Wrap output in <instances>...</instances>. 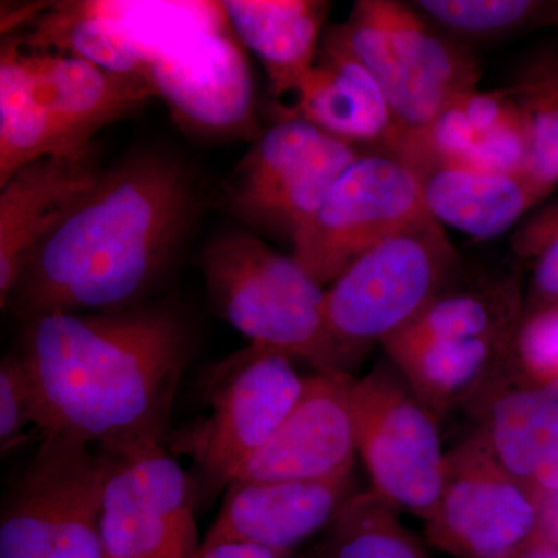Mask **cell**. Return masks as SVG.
<instances>
[{
    "mask_svg": "<svg viewBox=\"0 0 558 558\" xmlns=\"http://www.w3.org/2000/svg\"><path fill=\"white\" fill-rule=\"evenodd\" d=\"M230 31L191 36L154 58L145 73L178 119L213 134H241L253 124L252 73Z\"/></svg>",
    "mask_w": 558,
    "mask_h": 558,
    "instance_id": "4fadbf2b",
    "label": "cell"
},
{
    "mask_svg": "<svg viewBox=\"0 0 558 558\" xmlns=\"http://www.w3.org/2000/svg\"><path fill=\"white\" fill-rule=\"evenodd\" d=\"M101 171L92 156L47 157L27 165L0 193V304H9L36 247L64 222Z\"/></svg>",
    "mask_w": 558,
    "mask_h": 558,
    "instance_id": "2e32d148",
    "label": "cell"
},
{
    "mask_svg": "<svg viewBox=\"0 0 558 558\" xmlns=\"http://www.w3.org/2000/svg\"><path fill=\"white\" fill-rule=\"evenodd\" d=\"M106 459L60 435H43L5 495L0 558H105L100 519Z\"/></svg>",
    "mask_w": 558,
    "mask_h": 558,
    "instance_id": "5b68a950",
    "label": "cell"
},
{
    "mask_svg": "<svg viewBox=\"0 0 558 558\" xmlns=\"http://www.w3.org/2000/svg\"><path fill=\"white\" fill-rule=\"evenodd\" d=\"M395 50L416 78L454 97L475 90L480 70L472 54L436 32L411 7L392 0H366Z\"/></svg>",
    "mask_w": 558,
    "mask_h": 558,
    "instance_id": "7402d4cb",
    "label": "cell"
},
{
    "mask_svg": "<svg viewBox=\"0 0 558 558\" xmlns=\"http://www.w3.org/2000/svg\"><path fill=\"white\" fill-rule=\"evenodd\" d=\"M376 492L351 495L311 558H428Z\"/></svg>",
    "mask_w": 558,
    "mask_h": 558,
    "instance_id": "cb8c5ba5",
    "label": "cell"
},
{
    "mask_svg": "<svg viewBox=\"0 0 558 558\" xmlns=\"http://www.w3.org/2000/svg\"><path fill=\"white\" fill-rule=\"evenodd\" d=\"M526 157V117L520 106L519 112L508 121L492 131L476 135L462 165L495 174L521 175Z\"/></svg>",
    "mask_w": 558,
    "mask_h": 558,
    "instance_id": "f1b7e54d",
    "label": "cell"
},
{
    "mask_svg": "<svg viewBox=\"0 0 558 558\" xmlns=\"http://www.w3.org/2000/svg\"><path fill=\"white\" fill-rule=\"evenodd\" d=\"M197 558H295L293 553L266 548L253 543L226 542L202 548Z\"/></svg>",
    "mask_w": 558,
    "mask_h": 558,
    "instance_id": "d590c367",
    "label": "cell"
},
{
    "mask_svg": "<svg viewBox=\"0 0 558 558\" xmlns=\"http://www.w3.org/2000/svg\"><path fill=\"white\" fill-rule=\"evenodd\" d=\"M506 339L509 337L427 341L389 352V357L418 400L428 409L442 411L478 387Z\"/></svg>",
    "mask_w": 558,
    "mask_h": 558,
    "instance_id": "603a6c76",
    "label": "cell"
},
{
    "mask_svg": "<svg viewBox=\"0 0 558 558\" xmlns=\"http://www.w3.org/2000/svg\"><path fill=\"white\" fill-rule=\"evenodd\" d=\"M222 9L231 31L263 62L275 95H293L317 62L329 3L227 0Z\"/></svg>",
    "mask_w": 558,
    "mask_h": 558,
    "instance_id": "ac0fdd59",
    "label": "cell"
},
{
    "mask_svg": "<svg viewBox=\"0 0 558 558\" xmlns=\"http://www.w3.org/2000/svg\"><path fill=\"white\" fill-rule=\"evenodd\" d=\"M193 180L165 156L101 172L78 207L28 259L9 304L22 317L134 306L193 218Z\"/></svg>",
    "mask_w": 558,
    "mask_h": 558,
    "instance_id": "7a4b0ae2",
    "label": "cell"
},
{
    "mask_svg": "<svg viewBox=\"0 0 558 558\" xmlns=\"http://www.w3.org/2000/svg\"><path fill=\"white\" fill-rule=\"evenodd\" d=\"M517 360L529 381L558 380V304L538 307L517 332Z\"/></svg>",
    "mask_w": 558,
    "mask_h": 558,
    "instance_id": "f546056e",
    "label": "cell"
},
{
    "mask_svg": "<svg viewBox=\"0 0 558 558\" xmlns=\"http://www.w3.org/2000/svg\"><path fill=\"white\" fill-rule=\"evenodd\" d=\"M424 215L421 183L405 161L387 150L360 154L293 234L292 258L325 289Z\"/></svg>",
    "mask_w": 558,
    "mask_h": 558,
    "instance_id": "52a82bcc",
    "label": "cell"
},
{
    "mask_svg": "<svg viewBox=\"0 0 558 558\" xmlns=\"http://www.w3.org/2000/svg\"><path fill=\"white\" fill-rule=\"evenodd\" d=\"M520 106L527 128V157L521 175L543 199L558 183V105Z\"/></svg>",
    "mask_w": 558,
    "mask_h": 558,
    "instance_id": "83f0119b",
    "label": "cell"
},
{
    "mask_svg": "<svg viewBox=\"0 0 558 558\" xmlns=\"http://www.w3.org/2000/svg\"><path fill=\"white\" fill-rule=\"evenodd\" d=\"M515 301L506 299L505 290L439 295L381 344L389 354L427 341L509 337V322L515 317Z\"/></svg>",
    "mask_w": 558,
    "mask_h": 558,
    "instance_id": "484cf974",
    "label": "cell"
},
{
    "mask_svg": "<svg viewBox=\"0 0 558 558\" xmlns=\"http://www.w3.org/2000/svg\"><path fill=\"white\" fill-rule=\"evenodd\" d=\"M506 97L517 98L520 105H558V65L538 70L534 76L502 89Z\"/></svg>",
    "mask_w": 558,
    "mask_h": 558,
    "instance_id": "d6a6232c",
    "label": "cell"
},
{
    "mask_svg": "<svg viewBox=\"0 0 558 558\" xmlns=\"http://www.w3.org/2000/svg\"><path fill=\"white\" fill-rule=\"evenodd\" d=\"M47 157H57L53 137L33 98L20 46L7 40L0 57V186Z\"/></svg>",
    "mask_w": 558,
    "mask_h": 558,
    "instance_id": "d4e9b609",
    "label": "cell"
},
{
    "mask_svg": "<svg viewBox=\"0 0 558 558\" xmlns=\"http://www.w3.org/2000/svg\"><path fill=\"white\" fill-rule=\"evenodd\" d=\"M359 156L352 143L286 117L264 131L234 168L227 186L230 208L252 226L292 240Z\"/></svg>",
    "mask_w": 558,
    "mask_h": 558,
    "instance_id": "ba28073f",
    "label": "cell"
},
{
    "mask_svg": "<svg viewBox=\"0 0 558 558\" xmlns=\"http://www.w3.org/2000/svg\"><path fill=\"white\" fill-rule=\"evenodd\" d=\"M416 9L462 35H495L519 31L538 20L546 3L532 0H421Z\"/></svg>",
    "mask_w": 558,
    "mask_h": 558,
    "instance_id": "4316f807",
    "label": "cell"
},
{
    "mask_svg": "<svg viewBox=\"0 0 558 558\" xmlns=\"http://www.w3.org/2000/svg\"><path fill=\"white\" fill-rule=\"evenodd\" d=\"M357 451L373 490L427 520L438 502L446 454L432 411L403 376L376 368L352 387Z\"/></svg>",
    "mask_w": 558,
    "mask_h": 558,
    "instance_id": "9c48e42d",
    "label": "cell"
},
{
    "mask_svg": "<svg viewBox=\"0 0 558 558\" xmlns=\"http://www.w3.org/2000/svg\"><path fill=\"white\" fill-rule=\"evenodd\" d=\"M354 381L351 374L307 377L295 409L234 480L303 483L351 478L357 451Z\"/></svg>",
    "mask_w": 558,
    "mask_h": 558,
    "instance_id": "7c38bea8",
    "label": "cell"
},
{
    "mask_svg": "<svg viewBox=\"0 0 558 558\" xmlns=\"http://www.w3.org/2000/svg\"><path fill=\"white\" fill-rule=\"evenodd\" d=\"M442 223L427 215L355 260L326 290L325 315L337 368L405 326L439 296L454 267Z\"/></svg>",
    "mask_w": 558,
    "mask_h": 558,
    "instance_id": "277c9868",
    "label": "cell"
},
{
    "mask_svg": "<svg viewBox=\"0 0 558 558\" xmlns=\"http://www.w3.org/2000/svg\"><path fill=\"white\" fill-rule=\"evenodd\" d=\"M292 357L250 344L226 360L209 381V414L172 435V451L193 459L207 494L229 487L278 432L303 395Z\"/></svg>",
    "mask_w": 558,
    "mask_h": 558,
    "instance_id": "8992f818",
    "label": "cell"
},
{
    "mask_svg": "<svg viewBox=\"0 0 558 558\" xmlns=\"http://www.w3.org/2000/svg\"><path fill=\"white\" fill-rule=\"evenodd\" d=\"M101 453L105 558L199 557L193 484L165 447Z\"/></svg>",
    "mask_w": 558,
    "mask_h": 558,
    "instance_id": "30bf717a",
    "label": "cell"
},
{
    "mask_svg": "<svg viewBox=\"0 0 558 558\" xmlns=\"http://www.w3.org/2000/svg\"><path fill=\"white\" fill-rule=\"evenodd\" d=\"M558 238V207L535 216L513 240V247L523 256H535L548 242Z\"/></svg>",
    "mask_w": 558,
    "mask_h": 558,
    "instance_id": "836d02e7",
    "label": "cell"
},
{
    "mask_svg": "<svg viewBox=\"0 0 558 558\" xmlns=\"http://www.w3.org/2000/svg\"><path fill=\"white\" fill-rule=\"evenodd\" d=\"M509 558H558V546L535 537L523 549Z\"/></svg>",
    "mask_w": 558,
    "mask_h": 558,
    "instance_id": "74e56055",
    "label": "cell"
},
{
    "mask_svg": "<svg viewBox=\"0 0 558 558\" xmlns=\"http://www.w3.org/2000/svg\"><path fill=\"white\" fill-rule=\"evenodd\" d=\"M293 97L288 117L310 121L352 145L380 143L387 150L396 137L380 87L332 31L323 38L317 62Z\"/></svg>",
    "mask_w": 558,
    "mask_h": 558,
    "instance_id": "e0dca14e",
    "label": "cell"
},
{
    "mask_svg": "<svg viewBox=\"0 0 558 558\" xmlns=\"http://www.w3.org/2000/svg\"><path fill=\"white\" fill-rule=\"evenodd\" d=\"M413 171L428 215L476 240L499 236L542 201L523 175L495 174L462 163Z\"/></svg>",
    "mask_w": 558,
    "mask_h": 558,
    "instance_id": "d6986e66",
    "label": "cell"
},
{
    "mask_svg": "<svg viewBox=\"0 0 558 558\" xmlns=\"http://www.w3.org/2000/svg\"><path fill=\"white\" fill-rule=\"evenodd\" d=\"M349 488L351 478L303 483L231 481L202 548L242 542L292 553L329 527L351 497Z\"/></svg>",
    "mask_w": 558,
    "mask_h": 558,
    "instance_id": "9a60e30c",
    "label": "cell"
},
{
    "mask_svg": "<svg viewBox=\"0 0 558 558\" xmlns=\"http://www.w3.org/2000/svg\"><path fill=\"white\" fill-rule=\"evenodd\" d=\"M202 267L220 314L253 344L306 360L318 373L343 374L326 326V290L295 259L236 231L208 245Z\"/></svg>",
    "mask_w": 558,
    "mask_h": 558,
    "instance_id": "3957f363",
    "label": "cell"
},
{
    "mask_svg": "<svg viewBox=\"0 0 558 558\" xmlns=\"http://www.w3.org/2000/svg\"><path fill=\"white\" fill-rule=\"evenodd\" d=\"M453 101L476 135L494 130L515 116L520 109L519 102L501 92H462L454 95Z\"/></svg>",
    "mask_w": 558,
    "mask_h": 558,
    "instance_id": "1f68e13d",
    "label": "cell"
},
{
    "mask_svg": "<svg viewBox=\"0 0 558 558\" xmlns=\"http://www.w3.org/2000/svg\"><path fill=\"white\" fill-rule=\"evenodd\" d=\"M20 51L57 157L92 156V138L98 131L154 95L146 81L108 72L81 58L22 47Z\"/></svg>",
    "mask_w": 558,
    "mask_h": 558,
    "instance_id": "5bb4252c",
    "label": "cell"
},
{
    "mask_svg": "<svg viewBox=\"0 0 558 558\" xmlns=\"http://www.w3.org/2000/svg\"><path fill=\"white\" fill-rule=\"evenodd\" d=\"M535 266L534 288L543 306L558 304V238L542 247Z\"/></svg>",
    "mask_w": 558,
    "mask_h": 558,
    "instance_id": "e575fe53",
    "label": "cell"
},
{
    "mask_svg": "<svg viewBox=\"0 0 558 558\" xmlns=\"http://www.w3.org/2000/svg\"><path fill=\"white\" fill-rule=\"evenodd\" d=\"M428 537L459 558H509L538 531L534 494L509 475L480 438L446 454Z\"/></svg>",
    "mask_w": 558,
    "mask_h": 558,
    "instance_id": "8fae6325",
    "label": "cell"
},
{
    "mask_svg": "<svg viewBox=\"0 0 558 558\" xmlns=\"http://www.w3.org/2000/svg\"><path fill=\"white\" fill-rule=\"evenodd\" d=\"M332 32L368 70L387 100L396 126V137L388 149L400 135L432 123L453 98L416 78L400 62L366 0L355 3L349 20Z\"/></svg>",
    "mask_w": 558,
    "mask_h": 558,
    "instance_id": "44dd1931",
    "label": "cell"
},
{
    "mask_svg": "<svg viewBox=\"0 0 558 558\" xmlns=\"http://www.w3.org/2000/svg\"><path fill=\"white\" fill-rule=\"evenodd\" d=\"M538 506L537 537L558 546V494L535 497Z\"/></svg>",
    "mask_w": 558,
    "mask_h": 558,
    "instance_id": "8d00e7d4",
    "label": "cell"
},
{
    "mask_svg": "<svg viewBox=\"0 0 558 558\" xmlns=\"http://www.w3.org/2000/svg\"><path fill=\"white\" fill-rule=\"evenodd\" d=\"M480 439L498 464L531 490L558 440V380L523 381L499 392L488 403Z\"/></svg>",
    "mask_w": 558,
    "mask_h": 558,
    "instance_id": "ffe728a7",
    "label": "cell"
},
{
    "mask_svg": "<svg viewBox=\"0 0 558 558\" xmlns=\"http://www.w3.org/2000/svg\"><path fill=\"white\" fill-rule=\"evenodd\" d=\"M38 422V402L27 366L20 354L0 363V442L5 453L27 425Z\"/></svg>",
    "mask_w": 558,
    "mask_h": 558,
    "instance_id": "4dcf8cb0",
    "label": "cell"
},
{
    "mask_svg": "<svg viewBox=\"0 0 558 558\" xmlns=\"http://www.w3.org/2000/svg\"><path fill=\"white\" fill-rule=\"evenodd\" d=\"M20 355L43 435L120 453L167 442L193 339L178 311L153 304L28 319Z\"/></svg>",
    "mask_w": 558,
    "mask_h": 558,
    "instance_id": "6da1fadb",
    "label": "cell"
}]
</instances>
